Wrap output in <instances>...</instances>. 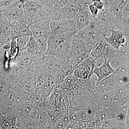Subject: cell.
Listing matches in <instances>:
<instances>
[{"instance_id": "6da1fadb", "label": "cell", "mask_w": 129, "mask_h": 129, "mask_svg": "<svg viewBox=\"0 0 129 129\" xmlns=\"http://www.w3.org/2000/svg\"><path fill=\"white\" fill-rule=\"evenodd\" d=\"M24 11V21L29 25L41 21H52V11L44 2L25 1Z\"/></svg>"}, {"instance_id": "7a4b0ae2", "label": "cell", "mask_w": 129, "mask_h": 129, "mask_svg": "<svg viewBox=\"0 0 129 129\" xmlns=\"http://www.w3.org/2000/svg\"><path fill=\"white\" fill-rule=\"evenodd\" d=\"M90 55L97 60L100 58L112 59L118 57L123 62L127 61L129 58L128 51L127 50H116L106 41L104 37L97 42L92 46Z\"/></svg>"}, {"instance_id": "3957f363", "label": "cell", "mask_w": 129, "mask_h": 129, "mask_svg": "<svg viewBox=\"0 0 129 129\" xmlns=\"http://www.w3.org/2000/svg\"><path fill=\"white\" fill-rule=\"evenodd\" d=\"M91 49L84 41L74 35L65 60L75 68L89 56Z\"/></svg>"}, {"instance_id": "277c9868", "label": "cell", "mask_w": 129, "mask_h": 129, "mask_svg": "<svg viewBox=\"0 0 129 129\" xmlns=\"http://www.w3.org/2000/svg\"><path fill=\"white\" fill-rule=\"evenodd\" d=\"M73 36L68 35H52L48 38L47 48L51 55L66 59L70 48Z\"/></svg>"}, {"instance_id": "5b68a950", "label": "cell", "mask_w": 129, "mask_h": 129, "mask_svg": "<svg viewBox=\"0 0 129 129\" xmlns=\"http://www.w3.org/2000/svg\"><path fill=\"white\" fill-rule=\"evenodd\" d=\"M96 60L90 55L74 68L72 76L79 86L87 87L89 79L92 75V71Z\"/></svg>"}, {"instance_id": "8992f818", "label": "cell", "mask_w": 129, "mask_h": 129, "mask_svg": "<svg viewBox=\"0 0 129 129\" xmlns=\"http://www.w3.org/2000/svg\"><path fill=\"white\" fill-rule=\"evenodd\" d=\"M97 22L100 30L106 36H108V34L117 26L115 13L108 8L105 7L103 9L99 11L97 16Z\"/></svg>"}, {"instance_id": "52a82bcc", "label": "cell", "mask_w": 129, "mask_h": 129, "mask_svg": "<svg viewBox=\"0 0 129 129\" xmlns=\"http://www.w3.org/2000/svg\"><path fill=\"white\" fill-rule=\"evenodd\" d=\"M75 35L81 39L91 48L97 42L106 36L100 30L97 21L78 31Z\"/></svg>"}, {"instance_id": "ba28073f", "label": "cell", "mask_w": 129, "mask_h": 129, "mask_svg": "<svg viewBox=\"0 0 129 129\" xmlns=\"http://www.w3.org/2000/svg\"><path fill=\"white\" fill-rule=\"evenodd\" d=\"M50 27L51 35L63 34L73 36L77 32L74 19L52 20Z\"/></svg>"}, {"instance_id": "9c48e42d", "label": "cell", "mask_w": 129, "mask_h": 129, "mask_svg": "<svg viewBox=\"0 0 129 129\" xmlns=\"http://www.w3.org/2000/svg\"><path fill=\"white\" fill-rule=\"evenodd\" d=\"M20 1L7 7L0 8L4 17L11 23L17 21H24V4Z\"/></svg>"}, {"instance_id": "30bf717a", "label": "cell", "mask_w": 129, "mask_h": 129, "mask_svg": "<svg viewBox=\"0 0 129 129\" xmlns=\"http://www.w3.org/2000/svg\"><path fill=\"white\" fill-rule=\"evenodd\" d=\"M74 19L77 32L95 23L97 21V16L92 15L89 9L80 10H79Z\"/></svg>"}, {"instance_id": "8fae6325", "label": "cell", "mask_w": 129, "mask_h": 129, "mask_svg": "<svg viewBox=\"0 0 129 129\" xmlns=\"http://www.w3.org/2000/svg\"><path fill=\"white\" fill-rule=\"evenodd\" d=\"M79 10L74 4L52 10V20L64 19H73Z\"/></svg>"}, {"instance_id": "7c38bea8", "label": "cell", "mask_w": 129, "mask_h": 129, "mask_svg": "<svg viewBox=\"0 0 129 129\" xmlns=\"http://www.w3.org/2000/svg\"><path fill=\"white\" fill-rule=\"evenodd\" d=\"M51 21L45 20L29 25L30 36L48 38L51 35L50 27Z\"/></svg>"}, {"instance_id": "4fadbf2b", "label": "cell", "mask_w": 129, "mask_h": 129, "mask_svg": "<svg viewBox=\"0 0 129 129\" xmlns=\"http://www.w3.org/2000/svg\"><path fill=\"white\" fill-rule=\"evenodd\" d=\"M110 36L104 37L106 41L113 48L116 50H119L121 47L128 49L124 45L126 39L124 36L126 35L119 29H113L110 31Z\"/></svg>"}, {"instance_id": "5bb4252c", "label": "cell", "mask_w": 129, "mask_h": 129, "mask_svg": "<svg viewBox=\"0 0 129 129\" xmlns=\"http://www.w3.org/2000/svg\"><path fill=\"white\" fill-rule=\"evenodd\" d=\"M117 17V29L120 30L126 36L129 34V3L117 13L115 14Z\"/></svg>"}, {"instance_id": "9a60e30c", "label": "cell", "mask_w": 129, "mask_h": 129, "mask_svg": "<svg viewBox=\"0 0 129 129\" xmlns=\"http://www.w3.org/2000/svg\"><path fill=\"white\" fill-rule=\"evenodd\" d=\"M112 59H104V61L101 66L99 67L95 65L92 72V75H95L97 76V81L99 82L113 73L116 70L111 66V60Z\"/></svg>"}, {"instance_id": "2e32d148", "label": "cell", "mask_w": 129, "mask_h": 129, "mask_svg": "<svg viewBox=\"0 0 129 129\" xmlns=\"http://www.w3.org/2000/svg\"><path fill=\"white\" fill-rule=\"evenodd\" d=\"M129 124L126 120L117 118L112 119L100 121L95 123V129L128 128Z\"/></svg>"}, {"instance_id": "e0dca14e", "label": "cell", "mask_w": 129, "mask_h": 129, "mask_svg": "<svg viewBox=\"0 0 129 129\" xmlns=\"http://www.w3.org/2000/svg\"><path fill=\"white\" fill-rule=\"evenodd\" d=\"M11 23L12 40L26 36H30L29 25L24 21H17Z\"/></svg>"}, {"instance_id": "ac0fdd59", "label": "cell", "mask_w": 129, "mask_h": 129, "mask_svg": "<svg viewBox=\"0 0 129 129\" xmlns=\"http://www.w3.org/2000/svg\"><path fill=\"white\" fill-rule=\"evenodd\" d=\"M128 3L129 0H115L112 5L107 8L116 14L121 11Z\"/></svg>"}, {"instance_id": "d6986e66", "label": "cell", "mask_w": 129, "mask_h": 129, "mask_svg": "<svg viewBox=\"0 0 129 129\" xmlns=\"http://www.w3.org/2000/svg\"><path fill=\"white\" fill-rule=\"evenodd\" d=\"M73 3L78 10H80L88 9L89 6L92 4V2L87 0H75Z\"/></svg>"}, {"instance_id": "ffe728a7", "label": "cell", "mask_w": 129, "mask_h": 129, "mask_svg": "<svg viewBox=\"0 0 129 129\" xmlns=\"http://www.w3.org/2000/svg\"><path fill=\"white\" fill-rule=\"evenodd\" d=\"M21 0H0V8L7 7Z\"/></svg>"}, {"instance_id": "44dd1931", "label": "cell", "mask_w": 129, "mask_h": 129, "mask_svg": "<svg viewBox=\"0 0 129 129\" xmlns=\"http://www.w3.org/2000/svg\"><path fill=\"white\" fill-rule=\"evenodd\" d=\"M92 4L98 9L99 11L103 9L104 4L102 0H92Z\"/></svg>"}, {"instance_id": "7402d4cb", "label": "cell", "mask_w": 129, "mask_h": 129, "mask_svg": "<svg viewBox=\"0 0 129 129\" xmlns=\"http://www.w3.org/2000/svg\"><path fill=\"white\" fill-rule=\"evenodd\" d=\"M89 11L90 12L92 15L94 16H97L98 12H99V10L95 6L92 4L90 5L89 7Z\"/></svg>"}, {"instance_id": "603a6c76", "label": "cell", "mask_w": 129, "mask_h": 129, "mask_svg": "<svg viewBox=\"0 0 129 129\" xmlns=\"http://www.w3.org/2000/svg\"><path fill=\"white\" fill-rule=\"evenodd\" d=\"M59 0H44V3L51 9ZM52 10V9H51Z\"/></svg>"}, {"instance_id": "cb8c5ba5", "label": "cell", "mask_w": 129, "mask_h": 129, "mask_svg": "<svg viewBox=\"0 0 129 129\" xmlns=\"http://www.w3.org/2000/svg\"><path fill=\"white\" fill-rule=\"evenodd\" d=\"M104 4V7H109L112 5L115 0H102Z\"/></svg>"}, {"instance_id": "d4e9b609", "label": "cell", "mask_w": 129, "mask_h": 129, "mask_svg": "<svg viewBox=\"0 0 129 129\" xmlns=\"http://www.w3.org/2000/svg\"><path fill=\"white\" fill-rule=\"evenodd\" d=\"M25 1H37L39 2H44V0H25Z\"/></svg>"}, {"instance_id": "484cf974", "label": "cell", "mask_w": 129, "mask_h": 129, "mask_svg": "<svg viewBox=\"0 0 129 129\" xmlns=\"http://www.w3.org/2000/svg\"><path fill=\"white\" fill-rule=\"evenodd\" d=\"M87 1H89L91 2H92V0H87Z\"/></svg>"}, {"instance_id": "4316f807", "label": "cell", "mask_w": 129, "mask_h": 129, "mask_svg": "<svg viewBox=\"0 0 129 129\" xmlns=\"http://www.w3.org/2000/svg\"><path fill=\"white\" fill-rule=\"evenodd\" d=\"M23 2H25V0H21Z\"/></svg>"}, {"instance_id": "83f0119b", "label": "cell", "mask_w": 129, "mask_h": 129, "mask_svg": "<svg viewBox=\"0 0 129 129\" xmlns=\"http://www.w3.org/2000/svg\"><path fill=\"white\" fill-rule=\"evenodd\" d=\"M72 1H73V2H74V1H75V0H72Z\"/></svg>"}]
</instances>
